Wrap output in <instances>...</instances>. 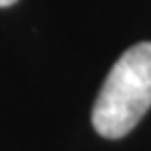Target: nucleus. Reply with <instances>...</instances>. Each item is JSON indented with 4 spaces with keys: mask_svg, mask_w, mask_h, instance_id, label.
I'll return each instance as SVG.
<instances>
[{
    "mask_svg": "<svg viewBox=\"0 0 151 151\" xmlns=\"http://www.w3.org/2000/svg\"><path fill=\"white\" fill-rule=\"evenodd\" d=\"M151 106V41L132 45L114 63L92 106V126L102 137L120 139Z\"/></svg>",
    "mask_w": 151,
    "mask_h": 151,
    "instance_id": "nucleus-1",
    "label": "nucleus"
},
{
    "mask_svg": "<svg viewBox=\"0 0 151 151\" xmlns=\"http://www.w3.org/2000/svg\"><path fill=\"white\" fill-rule=\"evenodd\" d=\"M16 0H0V8H6V6H12Z\"/></svg>",
    "mask_w": 151,
    "mask_h": 151,
    "instance_id": "nucleus-2",
    "label": "nucleus"
}]
</instances>
